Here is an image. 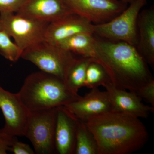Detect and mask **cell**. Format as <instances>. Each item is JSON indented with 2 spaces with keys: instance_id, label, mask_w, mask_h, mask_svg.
Here are the masks:
<instances>
[{
  "instance_id": "1",
  "label": "cell",
  "mask_w": 154,
  "mask_h": 154,
  "mask_svg": "<svg viewBox=\"0 0 154 154\" xmlns=\"http://www.w3.org/2000/svg\"><path fill=\"white\" fill-rule=\"evenodd\" d=\"M94 135L99 154H129L145 145L149 139L146 126L139 118L109 111L85 121Z\"/></svg>"
},
{
  "instance_id": "2",
  "label": "cell",
  "mask_w": 154,
  "mask_h": 154,
  "mask_svg": "<svg viewBox=\"0 0 154 154\" xmlns=\"http://www.w3.org/2000/svg\"><path fill=\"white\" fill-rule=\"evenodd\" d=\"M94 59L106 70L111 83L117 88L136 93L154 80L148 64L133 45L112 42L94 34Z\"/></svg>"
},
{
  "instance_id": "3",
  "label": "cell",
  "mask_w": 154,
  "mask_h": 154,
  "mask_svg": "<svg viewBox=\"0 0 154 154\" xmlns=\"http://www.w3.org/2000/svg\"><path fill=\"white\" fill-rule=\"evenodd\" d=\"M18 93L30 112L64 106L81 97L63 80L41 71L26 77Z\"/></svg>"
},
{
  "instance_id": "4",
  "label": "cell",
  "mask_w": 154,
  "mask_h": 154,
  "mask_svg": "<svg viewBox=\"0 0 154 154\" xmlns=\"http://www.w3.org/2000/svg\"><path fill=\"white\" fill-rule=\"evenodd\" d=\"M77 56L44 40L25 50L21 58L32 63L41 71L65 81Z\"/></svg>"
},
{
  "instance_id": "5",
  "label": "cell",
  "mask_w": 154,
  "mask_h": 154,
  "mask_svg": "<svg viewBox=\"0 0 154 154\" xmlns=\"http://www.w3.org/2000/svg\"><path fill=\"white\" fill-rule=\"evenodd\" d=\"M147 0H132L129 7L110 22L92 24L93 33L112 42H122L136 47L138 35L137 21L139 14Z\"/></svg>"
},
{
  "instance_id": "6",
  "label": "cell",
  "mask_w": 154,
  "mask_h": 154,
  "mask_svg": "<svg viewBox=\"0 0 154 154\" xmlns=\"http://www.w3.org/2000/svg\"><path fill=\"white\" fill-rule=\"evenodd\" d=\"M49 23L19 14H0V27L14 39L22 52L45 40Z\"/></svg>"
},
{
  "instance_id": "7",
  "label": "cell",
  "mask_w": 154,
  "mask_h": 154,
  "mask_svg": "<svg viewBox=\"0 0 154 154\" xmlns=\"http://www.w3.org/2000/svg\"><path fill=\"white\" fill-rule=\"evenodd\" d=\"M56 108L30 112L25 136L33 145L35 154L56 153Z\"/></svg>"
},
{
  "instance_id": "8",
  "label": "cell",
  "mask_w": 154,
  "mask_h": 154,
  "mask_svg": "<svg viewBox=\"0 0 154 154\" xmlns=\"http://www.w3.org/2000/svg\"><path fill=\"white\" fill-rule=\"evenodd\" d=\"M0 109L5 119L0 131L10 137L24 136L30 112L18 93H11L0 86Z\"/></svg>"
},
{
  "instance_id": "9",
  "label": "cell",
  "mask_w": 154,
  "mask_h": 154,
  "mask_svg": "<svg viewBox=\"0 0 154 154\" xmlns=\"http://www.w3.org/2000/svg\"><path fill=\"white\" fill-rule=\"evenodd\" d=\"M71 11L92 24L107 23L119 15L128 3L120 0H64Z\"/></svg>"
},
{
  "instance_id": "10",
  "label": "cell",
  "mask_w": 154,
  "mask_h": 154,
  "mask_svg": "<svg viewBox=\"0 0 154 154\" xmlns=\"http://www.w3.org/2000/svg\"><path fill=\"white\" fill-rule=\"evenodd\" d=\"M110 99L111 111L125 113L138 118H147L154 111V107L145 105L137 94L117 88L111 83L103 86Z\"/></svg>"
},
{
  "instance_id": "11",
  "label": "cell",
  "mask_w": 154,
  "mask_h": 154,
  "mask_svg": "<svg viewBox=\"0 0 154 154\" xmlns=\"http://www.w3.org/2000/svg\"><path fill=\"white\" fill-rule=\"evenodd\" d=\"M64 107L80 120L85 122L88 119L111 111V105L107 91L93 88L85 96L73 101Z\"/></svg>"
},
{
  "instance_id": "12",
  "label": "cell",
  "mask_w": 154,
  "mask_h": 154,
  "mask_svg": "<svg viewBox=\"0 0 154 154\" xmlns=\"http://www.w3.org/2000/svg\"><path fill=\"white\" fill-rule=\"evenodd\" d=\"M56 153L75 154L78 119L64 106L56 108Z\"/></svg>"
},
{
  "instance_id": "13",
  "label": "cell",
  "mask_w": 154,
  "mask_h": 154,
  "mask_svg": "<svg viewBox=\"0 0 154 154\" xmlns=\"http://www.w3.org/2000/svg\"><path fill=\"white\" fill-rule=\"evenodd\" d=\"M92 24L79 15L74 13L69 14L48 24L45 40L57 45L77 33L83 32L93 33Z\"/></svg>"
},
{
  "instance_id": "14",
  "label": "cell",
  "mask_w": 154,
  "mask_h": 154,
  "mask_svg": "<svg viewBox=\"0 0 154 154\" xmlns=\"http://www.w3.org/2000/svg\"><path fill=\"white\" fill-rule=\"evenodd\" d=\"M17 13L50 23L73 13L64 0H24Z\"/></svg>"
},
{
  "instance_id": "15",
  "label": "cell",
  "mask_w": 154,
  "mask_h": 154,
  "mask_svg": "<svg viewBox=\"0 0 154 154\" xmlns=\"http://www.w3.org/2000/svg\"><path fill=\"white\" fill-rule=\"evenodd\" d=\"M137 49L148 64L154 66V9L140 11L138 17Z\"/></svg>"
},
{
  "instance_id": "16",
  "label": "cell",
  "mask_w": 154,
  "mask_h": 154,
  "mask_svg": "<svg viewBox=\"0 0 154 154\" xmlns=\"http://www.w3.org/2000/svg\"><path fill=\"white\" fill-rule=\"evenodd\" d=\"M57 45L76 55L93 59L95 58V37L93 33H77Z\"/></svg>"
},
{
  "instance_id": "17",
  "label": "cell",
  "mask_w": 154,
  "mask_h": 154,
  "mask_svg": "<svg viewBox=\"0 0 154 154\" xmlns=\"http://www.w3.org/2000/svg\"><path fill=\"white\" fill-rule=\"evenodd\" d=\"M92 59L78 55L69 69L64 82L68 88L74 94H78L80 88L85 86L87 68Z\"/></svg>"
},
{
  "instance_id": "18",
  "label": "cell",
  "mask_w": 154,
  "mask_h": 154,
  "mask_svg": "<svg viewBox=\"0 0 154 154\" xmlns=\"http://www.w3.org/2000/svg\"><path fill=\"white\" fill-rule=\"evenodd\" d=\"M75 154H99L98 145L94 135L85 122L78 119Z\"/></svg>"
},
{
  "instance_id": "19",
  "label": "cell",
  "mask_w": 154,
  "mask_h": 154,
  "mask_svg": "<svg viewBox=\"0 0 154 154\" xmlns=\"http://www.w3.org/2000/svg\"><path fill=\"white\" fill-rule=\"evenodd\" d=\"M110 82L111 80L106 70L93 58L87 68L84 87L92 89L105 86Z\"/></svg>"
},
{
  "instance_id": "20",
  "label": "cell",
  "mask_w": 154,
  "mask_h": 154,
  "mask_svg": "<svg viewBox=\"0 0 154 154\" xmlns=\"http://www.w3.org/2000/svg\"><path fill=\"white\" fill-rule=\"evenodd\" d=\"M22 51L5 30L0 29V54L10 61L16 62L21 57Z\"/></svg>"
},
{
  "instance_id": "21",
  "label": "cell",
  "mask_w": 154,
  "mask_h": 154,
  "mask_svg": "<svg viewBox=\"0 0 154 154\" xmlns=\"http://www.w3.org/2000/svg\"><path fill=\"white\" fill-rule=\"evenodd\" d=\"M142 99L154 107V79L142 86L136 93Z\"/></svg>"
},
{
  "instance_id": "22",
  "label": "cell",
  "mask_w": 154,
  "mask_h": 154,
  "mask_svg": "<svg viewBox=\"0 0 154 154\" xmlns=\"http://www.w3.org/2000/svg\"><path fill=\"white\" fill-rule=\"evenodd\" d=\"M24 0H0V14L17 13Z\"/></svg>"
},
{
  "instance_id": "23",
  "label": "cell",
  "mask_w": 154,
  "mask_h": 154,
  "mask_svg": "<svg viewBox=\"0 0 154 154\" xmlns=\"http://www.w3.org/2000/svg\"><path fill=\"white\" fill-rule=\"evenodd\" d=\"M9 151L14 154H34L35 152L29 145L18 140L17 137L14 139L10 146Z\"/></svg>"
},
{
  "instance_id": "24",
  "label": "cell",
  "mask_w": 154,
  "mask_h": 154,
  "mask_svg": "<svg viewBox=\"0 0 154 154\" xmlns=\"http://www.w3.org/2000/svg\"><path fill=\"white\" fill-rule=\"evenodd\" d=\"M16 137H10L0 131V154H7L13 141Z\"/></svg>"
},
{
  "instance_id": "25",
  "label": "cell",
  "mask_w": 154,
  "mask_h": 154,
  "mask_svg": "<svg viewBox=\"0 0 154 154\" xmlns=\"http://www.w3.org/2000/svg\"><path fill=\"white\" fill-rule=\"evenodd\" d=\"M120 1L127 3H130L132 2V0H120Z\"/></svg>"
},
{
  "instance_id": "26",
  "label": "cell",
  "mask_w": 154,
  "mask_h": 154,
  "mask_svg": "<svg viewBox=\"0 0 154 154\" xmlns=\"http://www.w3.org/2000/svg\"><path fill=\"white\" fill-rule=\"evenodd\" d=\"M1 27H0V29H1Z\"/></svg>"
}]
</instances>
